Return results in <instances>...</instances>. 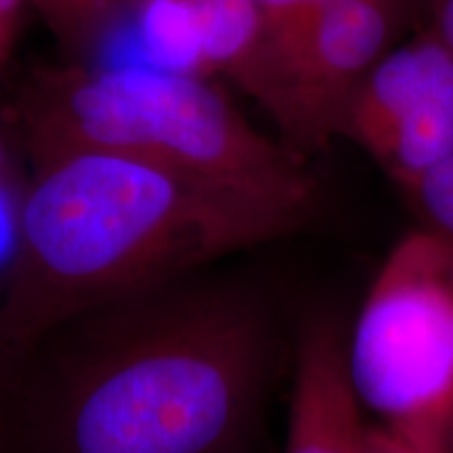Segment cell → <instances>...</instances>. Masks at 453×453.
Returning a JSON list of instances; mask_svg holds the SVG:
<instances>
[{
	"instance_id": "16",
	"label": "cell",
	"mask_w": 453,
	"mask_h": 453,
	"mask_svg": "<svg viewBox=\"0 0 453 453\" xmlns=\"http://www.w3.org/2000/svg\"><path fill=\"white\" fill-rule=\"evenodd\" d=\"M13 44H15V36H11V34L0 30V65L7 61L11 50H13Z\"/></svg>"
},
{
	"instance_id": "9",
	"label": "cell",
	"mask_w": 453,
	"mask_h": 453,
	"mask_svg": "<svg viewBox=\"0 0 453 453\" xmlns=\"http://www.w3.org/2000/svg\"><path fill=\"white\" fill-rule=\"evenodd\" d=\"M137 0H30V9L49 27L72 61L90 53Z\"/></svg>"
},
{
	"instance_id": "12",
	"label": "cell",
	"mask_w": 453,
	"mask_h": 453,
	"mask_svg": "<svg viewBox=\"0 0 453 453\" xmlns=\"http://www.w3.org/2000/svg\"><path fill=\"white\" fill-rule=\"evenodd\" d=\"M265 17L267 27L292 26L311 15L324 13L327 9L340 7L350 0H254Z\"/></svg>"
},
{
	"instance_id": "4",
	"label": "cell",
	"mask_w": 453,
	"mask_h": 453,
	"mask_svg": "<svg viewBox=\"0 0 453 453\" xmlns=\"http://www.w3.org/2000/svg\"><path fill=\"white\" fill-rule=\"evenodd\" d=\"M350 380L376 426L453 453V269L418 229L390 250L347 332Z\"/></svg>"
},
{
	"instance_id": "10",
	"label": "cell",
	"mask_w": 453,
	"mask_h": 453,
	"mask_svg": "<svg viewBox=\"0 0 453 453\" xmlns=\"http://www.w3.org/2000/svg\"><path fill=\"white\" fill-rule=\"evenodd\" d=\"M401 191L420 220V231L437 242L453 269V156Z\"/></svg>"
},
{
	"instance_id": "13",
	"label": "cell",
	"mask_w": 453,
	"mask_h": 453,
	"mask_svg": "<svg viewBox=\"0 0 453 453\" xmlns=\"http://www.w3.org/2000/svg\"><path fill=\"white\" fill-rule=\"evenodd\" d=\"M370 453H443L433 447L418 445L413 441H407L403 437L388 433L372 422V441H370Z\"/></svg>"
},
{
	"instance_id": "15",
	"label": "cell",
	"mask_w": 453,
	"mask_h": 453,
	"mask_svg": "<svg viewBox=\"0 0 453 453\" xmlns=\"http://www.w3.org/2000/svg\"><path fill=\"white\" fill-rule=\"evenodd\" d=\"M9 154H7V143H4L3 134H0V197L7 194L9 187Z\"/></svg>"
},
{
	"instance_id": "7",
	"label": "cell",
	"mask_w": 453,
	"mask_h": 453,
	"mask_svg": "<svg viewBox=\"0 0 453 453\" xmlns=\"http://www.w3.org/2000/svg\"><path fill=\"white\" fill-rule=\"evenodd\" d=\"M133 13L150 64L237 87L267 30L254 0H137Z\"/></svg>"
},
{
	"instance_id": "11",
	"label": "cell",
	"mask_w": 453,
	"mask_h": 453,
	"mask_svg": "<svg viewBox=\"0 0 453 453\" xmlns=\"http://www.w3.org/2000/svg\"><path fill=\"white\" fill-rule=\"evenodd\" d=\"M0 453H30L15 403L13 380L0 364Z\"/></svg>"
},
{
	"instance_id": "1",
	"label": "cell",
	"mask_w": 453,
	"mask_h": 453,
	"mask_svg": "<svg viewBox=\"0 0 453 453\" xmlns=\"http://www.w3.org/2000/svg\"><path fill=\"white\" fill-rule=\"evenodd\" d=\"M273 364L267 303L197 273L73 317L7 370L30 453H248Z\"/></svg>"
},
{
	"instance_id": "8",
	"label": "cell",
	"mask_w": 453,
	"mask_h": 453,
	"mask_svg": "<svg viewBox=\"0 0 453 453\" xmlns=\"http://www.w3.org/2000/svg\"><path fill=\"white\" fill-rule=\"evenodd\" d=\"M350 380L347 332L330 315L298 334L283 453H370L372 422Z\"/></svg>"
},
{
	"instance_id": "5",
	"label": "cell",
	"mask_w": 453,
	"mask_h": 453,
	"mask_svg": "<svg viewBox=\"0 0 453 453\" xmlns=\"http://www.w3.org/2000/svg\"><path fill=\"white\" fill-rule=\"evenodd\" d=\"M413 0H350L292 26L267 27L240 88L303 156L340 137L344 111L384 53L403 36Z\"/></svg>"
},
{
	"instance_id": "6",
	"label": "cell",
	"mask_w": 453,
	"mask_h": 453,
	"mask_svg": "<svg viewBox=\"0 0 453 453\" xmlns=\"http://www.w3.org/2000/svg\"><path fill=\"white\" fill-rule=\"evenodd\" d=\"M353 141L399 189L453 156V50L433 27L399 41L344 111Z\"/></svg>"
},
{
	"instance_id": "2",
	"label": "cell",
	"mask_w": 453,
	"mask_h": 453,
	"mask_svg": "<svg viewBox=\"0 0 453 453\" xmlns=\"http://www.w3.org/2000/svg\"><path fill=\"white\" fill-rule=\"evenodd\" d=\"M30 166L0 277L4 367L73 317L296 234L315 214L105 151H70Z\"/></svg>"
},
{
	"instance_id": "3",
	"label": "cell",
	"mask_w": 453,
	"mask_h": 453,
	"mask_svg": "<svg viewBox=\"0 0 453 453\" xmlns=\"http://www.w3.org/2000/svg\"><path fill=\"white\" fill-rule=\"evenodd\" d=\"M27 160L105 151L317 208L307 156L260 133L211 78L156 64L42 65L15 101Z\"/></svg>"
},
{
	"instance_id": "14",
	"label": "cell",
	"mask_w": 453,
	"mask_h": 453,
	"mask_svg": "<svg viewBox=\"0 0 453 453\" xmlns=\"http://www.w3.org/2000/svg\"><path fill=\"white\" fill-rule=\"evenodd\" d=\"M27 9L30 0H0V30L17 38Z\"/></svg>"
}]
</instances>
